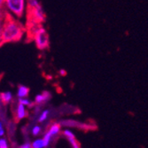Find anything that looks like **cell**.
I'll return each mask as SVG.
<instances>
[{"instance_id":"cell-22","label":"cell","mask_w":148,"mask_h":148,"mask_svg":"<svg viewBox=\"0 0 148 148\" xmlns=\"http://www.w3.org/2000/svg\"><path fill=\"white\" fill-rule=\"evenodd\" d=\"M60 73H61V75H66V72H64V70H61V72H60Z\"/></svg>"},{"instance_id":"cell-10","label":"cell","mask_w":148,"mask_h":148,"mask_svg":"<svg viewBox=\"0 0 148 148\" xmlns=\"http://www.w3.org/2000/svg\"><path fill=\"white\" fill-rule=\"evenodd\" d=\"M4 2H5V0H0V17L6 18L8 14H7V12H6V11L5 9Z\"/></svg>"},{"instance_id":"cell-23","label":"cell","mask_w":148,"mask_h":148,"mask_svg":"<svg viewBox=\"0 0 148 148\" xmlns=\"http://www.w3.org/2000/svg\"><path fill=\"white\" fill-rule=\"evenodd\" d=\"M1 129H3V124H2L1 122H0V130H1Z\"/></svg>"},{"instance_id":"cell-16","label":"cell","mask_w":148,"mask_h":148,"mask_svg":"<svg viewBox=\"0 0 148 148\" xmlns=\"http://www.w3.org/2000/svg\"><path fill=\"white\" fill-rule=\"evenodd\" d=\"M48 114H49V110H45V111L42 113L41 116H40L39 119H38L39 122H40V123H42V122H44V121H45L46 118H47V116H48Z\"/></svg>"},{"instance_id":"cell-4","label":"cell","mask_w":148,"mask_h":148,"mask_svg":"<svg viewBox=\"0 0 148 148\" xmlns=\"http://www.w3.org/2000/svg\"><path fill=\"white\" fill-rule=\"evenodd\" d=\"M26 13H27V22H33V23L42 25L46 20V15L42 5L32 9H27Z\"/></svg>"},{"instance_id":"cell-15","label":"cell","mask_w":148,"mask_h":148,"mask_svg":"<svg viewBox=\"0 0 148 148\" xmlns=\"http://www.w3.org/2000/svg\"><path fill=\"white\" fill-rule=\"evenodd\" d=\"M68 139H69V141L70 142V144H71V145H72L73 148H80L79 142H78L75 138H68Z\"/></svg>"},{"instance_id":"cell-21","label":"cell","mask_w":148,"mask_h":148,"mask_svg":"<svg viewBox=\"0 0 148 148\" xmlns=\"http://www.w3.org/2000/svg\"><path fill=\"white\" fill-rule=\"evenodd\" d=\"M4 133H5V131H4V130H3V129L0 130V137H2V136L4 135Z\"/></svg>"},{"instance_id":"cell-13","label":"cell","mask_w":148,"mask_h":148,"mask_svg":"<svg viewBox=\"0 0 148 148\" xmlns=\"http://www.w3.org/2000/svg\"><path fill=\"white\" fill-rule=\"evenodd\" d=\"M31 146L33 148H43L44 147L43 139H36V141L33 142V144L31 145Z\"/></svg>"},{"instance_id":"cell-17","label":"cell","mask_w":148,"mask_h":148,"mask_svg":"<svg viewBox=\"0 0 148 148\" xmlns=\"http://www.w3.org/2000/svg\"><path fill=\"white\" fill-rule=\"evenodd\" d=\"M63 135H65L68 138H75V135L73 134V132L70 131V130H65L63 131Z\"/></svg>"},{"instance_id":"cell-5","label":"cell","mask_w":148,"mask_h":148,"mask_svg":"<svg viewBox=\"0 0 148 148\" xmlns=\"http://www.w3.org/2000/svg\"><path fill=\"white\" fill-rule=\"evenodd\" d=\"M51 95L49 91H43L42 93L38 94V95L36 96L35 98V103L36 105H41L43 103H45L46 101H48L51 99Z\"/></svg>"},{"instance_id":"cell-18","label":"cell","mask_w":148,"mask_h":148,"mask_svg":"<svg viewBox=\"0 0 148 148\" xmlns=\"http://www.w3.org/2000/svg\"><path fill=\"white\" fill-rule=\"evenodd\" d=\"M40 131H41V128H40L39 126H35L32 130V134L34 136H36L40 133Z\"/></svg>"},{"instance_id":"cell-12","label":"cell","mask_w":148,"mask_h":148,"mask_svg":"<svg viewBox=\"0 0 148 148\" xmlns=\"http://www.w3.org/2000/svg\"><path fill=\"white\" fill-rule=\"evenodd\" d=\"M19 103L22 104V105H23V106H29V107H31V106H33V103H32L29 99H27V98H24V99H19Z\"/></svg>"},{"instance_id":"cell-6","label":"cell","mask_w":148,"mask_h":148,"mask_svg":"<svg viewBox=\"0 0 148 148\" xmlns=\"http://www.w3.org/2000/svg\"><path fill=\"white\" fill-rule=\"evenodd\" d=\"M12 100V94L11 91H5L0 93V101L3 105H7Z\"/></svg>"},{"instance_id":"cell-7","label":"cell","mask_w":148,"mask_h":148,"mask_svg":"<svg viewBox=\"0 0 148 148\" xmlns=\"http://www.w3.org/2000/svg\"><path fill=\"white\" fill-rule=\"evenodd\" d=\"M29 88H28L25 85H20L17 90V97L19 99H24L29 96Z\"/></svg>"},{"instance_id":"cell-20","label":"cell","mask_w":148,"mask_h":148,"mask_svg":"<svg viewBox=\"0 0 148 148\" xmlns=\"http://www.w3.org/2000/svg\"><path fill=\"white\" fill-rule=\"evenodd\" d=\"M20 148H31V145L29 143H25L20 146Z\"/></svg>"},{"instance_id":"cell-9","label":"cell","mask_w":148,"mask_h":148,"mask_svg":"<svg viewBox=\"0 0 148 148\" xmlns=\"http://www.w3.org/2000/svg\"><path fill=\"white\" fill-rule=\"evenodd\" d=\"M60 131V125L59 123H53V124L51 126V128H50L48 133L52 137V136H54V135H57V134H58Z\"/></svg>"},{"instance_id":"cell-1","label":"cell","mask_w":148,"mask_h":148,"mask_svg":"<svg viewBox=\"0 0 148 148\" xmlns=\"http://www.w3.org/2000/svg\"><path fill=\"white\" fill-rule=\"evenodd\" d=\"M26 33L25 26L15 18L9 15L5 20L2 37L4 43H16L24 36Z\"/></svg>"},{"instance_id":"cell-14","label":"cell","mask_w":148,"mask_h":148,"mask_svg":"<svg viewBox=\"0 0 148 148\" xmlns=\"http://www.w3.org/2000/svg\"><path fill=\"white\" fill-rule=\"evenodd\" d=\"M51 136L50 134L47 132V133L45 134V137H44V139H43L44 147H46V146H48L49 143L51 142Z\"/></svg>"},{"instance_id":"cell-3","label":"cell","mask_w":148,"mask_h":148,"mask_svg":"<svg viewBox=\"0 0 148 148\" xmlns=\"http://www.w3.org/2000/svg\"><path fill=\"white\" fill-rule=\"evenodd\" d=\"M31 39L34 40L36 48L40 51H45L50 46L49 34L43 25H39L37 27L31 36Z\"/></svg>"},{"instance_id":"cell-11","label":"cell","mask_w":148,"mask_h":148,"mask_svg":"<svg viewBox=\"0 0 148 148\" xmlns=\"http://www.w3.org/2000/svg\"><path fill=\"white\" fill-rule=\"evenodd\" d=\"M5 20V18L0 17V45H1L2 44H4V42H3V37H2V32H3V29H4Z\"/></svg>"},{"instance_id":"cell-2","label":"cell","mask_w":148,"mask_h":148,"mask_svg":"<svg viewBox=\"0 0 148 148\" xmlns=\"http://www.w3.org/2000/svg\"><path fill=\"white\" fill-rule=\"evenodd\" d=\"M4 6L9 16L19 20L27 12V0H5Z\"/></svg>"},{"instance_id":"cell-8","label":"cell","mask_w":148,"mask_h":148,"mask_svg":"<svg viewBox=\"0 0 148 148\" xmlns=\"http://www.w3.org/2000/svg\"><path fill=\"white\" fill-rule=\"evenodd\" d=\"M16 114H17V122L19 120H21V119H23V118H25L27 116V111H26V108H25V106H23L21 103H18Z\"/></svg>"},{"instance_id":"cell-19","label":"cell","mask_w":148,"mask_h":148,"mask_svg":"<svg viewBox=\"0 0 148 148\" xmlns=\"http://www.w3.org/2000/svg\"><path fill=\"white\" fill-rule=\"evenodd\" d=\"M0 148H8L7 142L5 138H0Z\"/></svg>"}]
</instances>
